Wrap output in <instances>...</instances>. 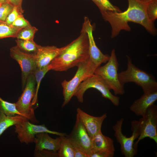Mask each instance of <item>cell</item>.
<instances>
[{"mask_svg":"<svg viewBox=\"0 0 157 157\" xmlns=\"http://www.w3.org/2000/svg\"><path fill=\"white\" fill-rule=\"evenodd\" d=\"M128 7L124 12L106 11L101 13L104 20L108 22L111 28V38L118 35L122 30L130 31L128 22L139 24L151 34L156 33L154 22L149 18L147 12V4L142 0H127Z\"/></svg>","mask_w":157,"mask_h":157,"instance_id":"cell-1","label":"cell"},{"mask_svg":"<svg viewBox=\"0 0 157 157\" xmlns=\"http://www.w3.org/2000/svg\"><path fill=\"white\" fill-rule=\"evenodd\" d=\"M89 58L88 36L82 27L79 36L68 44L66 48L52 61L49 65L51 70L66 71L77 66Z\"/></svg>","mask_w":157,"mask_h":157,"instance_id":"cell-2","label":"cell"},{"mask_svg":"<svg viewBox=\"0 0 157 157\" xmlns=\"http://www.w3.org/2000/svg\"><path fill=\"white\" fill-rule=\"evenodd\" d=\"M127 58V68L118 73L119 79L122 83L133 82L140 86L144 93L157 90V82L151 74L137 67L132 62L131 58Z\"/></svg>","mask_w":157,"mask_h":157,"instance_id":"cell-3","label":"cell"},{"mask_svg":"<svg viewBox=\"0 0 157 157\" xmlns=\"http://www.w3.org/2000/svg\"><path fill=\"white\" fill-rule=\"evenodd\" d=\"M77 67V70L73 78L69 81L64 80L61 83L64 97L62 108L70 101L80 84L93 75L98 67L90 58L81 63Z\"/></svg>","mask_w":157,"mask_h":157,"instance_id":"cell-4","label":"cell"},{"mask_svg":"<svg viewBox=\"0 0 157 157\" xmlns=\"http://www.w3.org/2000/svg\"><path fill=\"white\" fill-rule=\"evenodd\" d=\"M119 66L115 50L113 49L108 60L104 65L97 67L94 74L100 76L113 90L115 95H122L125 93L124 85L120 82L118 70Z\"/></svg>","mask_w":157,"mask_h":157,"instance_id":"cell-5","label":"cell"},{"mask_svg":"<svg viewBox=\"0 0 157 157\" xmlns=\"http://www.w3.org/2000/svg\"><path fill=\"white\" fill-rule=\"evenodd\" d=\"M124 121L121 118L113 126L114 135L117 141L119 143L122 154L125 157H133L137 153V147L135 145L134 140L138 139L140 135V129L138 121L131 122V135L127 137L122 132V127Z\"/></svg>","mask_w":157,"mask_h":157,"instance_id":"cell-6","label":"cell"},{"mask_svg":"<svg viewBox=\"0 0 157 157\" xmlns=\"http://www.w3.org/2000/svg\"><path fill=\"white\" fill-rule=\"evenodd\" d=\"M90 88H94L99 91L103 97L110 100L114 106L119 105V98L112 94L110 91V88L103 79L99 75L95 74L80 84L74 96L76 97L79 102L83 103L85 92Z\"/></svg>","mask_w":157,"mask_h":157,"instance_id":"cell-7","label":"cell"},{"mask_svg":"<svg viewBox=\"0 0 157 157\" xmlns=\"http://www.w3.org/2000/svg\"><path fill=\"white\" fill-rule=\"evenodd\" d=\"M36 82L33 74H30L28 77L23 92L15 104L18 111L32 123L39 121L35 117L32 101L35 95Z\"/></svg>","mask_w":157,"mask_h":157,"instance_id":"cell-8","label":"cell"},{"mask_svg":"<svg viewBox=\"0 0 157 157\" xmlns=\"http://www.w3.org/2000/svg\"><path fill=\"white\" fill-rule=\"evenodd\" d=\"M29 120L27 119L14 125L15 132L22 143L28 144L34 142L36 135L41 133H47L59 136L67 135L65 133L50 130L44 124L36 125L31 123Z\"/></svg>","mask_w":157,"mask_h":157,"instance_id":"cell-9","label":"cell"},{"mask_svg":"<svg viewBox=\"0 0 157 157\" xmlns=\"http://www.w3.org/2000/svg\"><path fill=\"white\" fill-rule=\"evenodd\" d=\"M140 135L135 143L137 147L138 142L146 138H149L157 143V106L154 104L147 109L145 115L139 120Z\"/></svg>","mask_w":157,"mask_h":157,"instance_id":"cell-10","label":"cell"},{"mask_svg":"<svg viewBox=\"0 0 157 157\" xmlns=\"http://www.w3.org/2000/svg\"><path fill=\"white\" fill-rule=\"evenodd\" d=\"M66 136L74 147L90 157L92 152V139L77 114L75 123L72 132Z\"/></svg>","mask_w":157,"mask_h":157,"instance_id":"cell-11","label":"cell"},{"mask_svg":"<svg viewBox=\"0 0 157 157\" xmlns=\"http://www.w3.org/2000/svg\"><path fill=\"white\" fill-rule=\"evenodd\" d=\"M10 54L11 57L17 62L20 67L23 89L28 76L33 74L37 69L35 55L24 51L16 46L10 48Z\"/></svg>","mask_w":157,"mask_h":157,"instance_id":"cell-12","label":"cell"},{"mask_svg":"<svg viewBox=\"0 0 157 157\" xmlns=\"http://www.w3.org/2000/svg\"><path fill=\"white\" fill-rule=\"evenodd\" d=\"M82 27L84 28L88 36L90 59L98 67L102 63H106L108 60L110 56L103 54L97 47L93 35V26L88 18L86 17L84 18Z\"/></svg>","mask_w":157,"mask_h":157,"instance_id":"cell-13","label":"cell"},{"mask_svg":"<svg viewBox=\"0 0 157 157\" xmlns=\"http://www.w3.org/2000/svg\"><path fill=\"white\" fill-rule=\"evenodd\" d=\"M76 111L77 114L91 139L101 131L102 123L107 117L106 113L96 117L88 114L79 108L77 109Z\"/></svg>","mask_w":157,"mask_h":157,"instance_id":"cell-14","label":"cell"},{"mask_svg":"<svg viewBox=\"0 0 157 157\" xmlns=\"http://www.w3.org/2000/svg\"><path fill=\"white\" fill-rule=\"evenodd\" d=\"M60 48L54 46H42L38 45L35 54L37 69L44 68L49 65L52 61L67 47Z\"/></svg>","mask_w":157,"mask_h":157,"instance_id":"cell-15","label":"cell"},{"mask_svg":"<svg viewBox=\"0 0 157 157\" xmlns=\"http://www.w3.org/2000/svg\"><path fill=\"white\" fill-rule=\"evenodd\" d=\"M61 140V136L54 139L50 137L48 133H39L35 137L34 153L42 150L57 153L60 147Z\"/></svg>","mask_w":157,"mask_h":157,"instance_id":"cell-16","label":"cell"},{"mask_svg":"<svg viewBox=\"0 0 157 157\" xmlns=\"http://www.w3.org/2000/svg\"><path fill=\"white\" fill-rule=\"evenodd\" d=\"M157 100V90L144 93L139 98L134 101L130 107V110L136 115L142 117Z\"/></svg>","mask_w":157,"mask_h":157,"instance_id":"cell-17","label":"cell"},{"mask_svg":"<svg viewBox=\"0 0 157 157\" xmlns=\"http://www.w3.org/2000/svg\"><path fill=\"white\" fill-rule=\"evenodd\" d=\"M92 152L104 151L115 153L113 141L100 131L92 139Z\"/></svg>","mask_w":157,"mask_h":157,"instance_id":"cell-18","label":"cell"},{"mask_svg":"<svg viewBox=\"0 0 157 157\" xmlns=\"http://www.w3.org/2000/svg\"><path fill=\"white\" fill-rule=\"evenodd\" d=\"M27 119H28L19 115L13 117L7 116L0 110V136L9 127Z\"/></svg>","mask_w":157,"mask_h":157,"instance_id":"cell-19","label":"cell"},{"mask_svg":"<svg viewBox=\"0 0 157 157\" xmlns=\"http://www.w3.org/2000/svg\"><path fill=\"white\" fill-rule=\"evenodd\" d=\"M66 136H61L60 144L57 151L58 157H74V147Z\"/></svg>","mask_w":157,"mask_h":157,"instance_id":"cell-20","label":"cell"},{"mask_svg":"<svg viewBox=\"0 0 157 157\" xmlns=\"http://www.w3.org/2000/svg\"><path fill=\"white\" fill-rule=\"evenodd\" d=\"M12 26L5 21L0 20V39L7 37H16L22 29Z\"/></svg>","mask_w":157,"mask_h":157,"instance_id":"cell-21","label":"cell"},{"mask_svg":"<svg viewBox=\"0 0 157 157\" xmlns=\"http://www.w3.org/2000/svg\"><path fill=\"white\" fill-rule=\"evenodd\" d=\"M0 110L8 116L13 117L19 115L24 117L17 110L15 103H11L5 101L0 97Z\"/></svg>","mask_w":157,"mask_h":157,"instance_id":"cell-22","label":"cell"},{"mask_svg":"<svg viewBox=\"0 0 157 157\" xmlns=\"http://www.w3.org/2000/svg\"><path fill=\"white\" fill-rule=\"evenodd\" d=\"M50 70H51V68L49 65L42 69H37L33 73V74L34 75L35 78L36 86L35 95L32 101V106L34 105L37 102L38 92L42 79L46 74Z\"/></svg>","mask_w":157,"mask_h":157,"instance_id":"cell-23","label":"cell"},{"mask_svg":"<svg viewBox=\"0 0 157 157\" xmlns=\"http://www.w3.org/2000/svg\"><path fill=\"white\" fill-rule=\"evenodd\" d=\"M17 45L20 49L26 52L35 55L37 51L38 44L34 40H25L18 39L15 40Z\"/></svg>","mask_w":157,"mask_h":157,"instance_id":"cell-24","label":"cell"},{"mask_svg":"<svg viewBox=\"0 0 157 157\" xmlns=\"http://www.w3.org/2000/svg\"><path fill=\"white\" fill-rule=\"evenodd\" d=\"M99 8L101 13L106 11L121 12L118 7L113 5L108 0H92Z\"/></svg>","mask_w":157,"mask_h":157,"instance_id":"cell-25","label":"cell"},{"mask_svg":"<svg viewBox=\"0 0 157 157\" xmlns=\"http://www.w3.org/2000/svg\"><path fill=\"white\" fill-rule=\"evenodd\" d=\"M38 30L36 28L31 26L23 28L19 32L16 38L18 39L33 40L35 34Z\"/></svg>","mask_w":157,"mask_h":157,"instance_id":"cell-26","label":"cell"},{"mask_svg":"<svg viewBox=\"0 0 157 157\" xmlns=\"http://www.w3.org/2000/svg\"><path fill=\"white\" fill-rule=\"evenodd\" d=\"M147 12L149 19L154 22L157 18V0L147 4Z\"/></svg>","mask_w":157,"mask_h":157,"instance_id":"cell-27","label":"cell"},{"mask_svg":"<svg viewBox=\"0 0 157 157\" xmlns=\"http://www.w3.org/2000/svg\"><path fill=\"white\" fill-rule=\"evenodd\" d=\"M14 7L6 2L0 5V20L5 21Z\"/></svg>","mask_w":157,"mask_h":157,"instance_id":"cell-28","label":"cell"},{"mask_svg":"<svg viewBox=\"0 0 157 157\" xmlns=\"http://www.w3.org/2000/svg\"><path fill=\"white\" fill-rule=\"evenodd\" d=\"M23 11V10H21L16 7H14L6 18L5 22L8 24L11 25L18 17L22 15Z\"/></svg>","mask_w":157,"mask_h":157,"instance_id":"cell-29","label":"cell"},{"mask_svg":"<svg viewBox=\"0 0 157 157\" xmlns=\"http://www.w3.org/2000/svg\"><path fill=\"white\" fill-rule=\"evenodd\" d=\"M12 26L23 28L31 26L29 22L26 19L23 15L18 17L11 25Z\"/></svg>","mask_w":157,"mask_h":157,"instance_id":"cell-30","label":"cell"},{"mask_svg":"<svg viewBox=\"0 0 157 157\" xmlns=\"http://www.w3.org/2000/svg\"><path fill=\"white\" fill-rule=\"evenodd\" d=\"M114 153L104 151L93 152L90 157H113Z\"/></svg>","mask_w":157,"mask_h":157,"instance_id":"cell-31","label":"cell"},{"mask_svg":"<svg viewBox=\"0 0 157 157\" xmlns=\"http://www.w3.org/2000/svg\"><path fill=\"white\" fill-rule=\"evenodd\" d=\"M22 0H6V2L10 4L13 7H16L23 10L22 7Z\"/></svg>","mask_w":157,"mask_h":157,"instance_id":"cell-32","label":"cell"},{"mask_svg":"<svg viewBox=\"0 0 157 157\" xmlns=\"http://www.w3.org/2000/svg\"><path fill=\"white\" fill-rule=\"evenodd\" d=\"M74 157H88V156L79 149L74 147Z\"/></svg>","mask_w":157,"mask_h":157,"instance_id":"cell-33","label":"cell"},{"mask_svg":"<svg viewBox=\"0 0 157 157\" xmlns=\"http://www.w3.org/2000/svg\"><path fill=\"white\" fill-rule=\"evenodd\" d=\"M145 3L147 4L151 1H152L155 0H142Z\"/></svg>","mask_w":157,"mask_h":157,"instance_id":"cell-34","label":"cell"},{"mask_svg":"<svg viewBox=\"0 0 157 157\" xmlns=\"http://www.w3.org/2000/svg\"><path fill=\"white\" fill-rule=\"evenodd\" d=\"M6 0H0V4L6 2Z\"/></svg>","mask_w":157,"mask_h":157,"instance_id":"cell-35","label":"cell"},{"mask_svg":"<svg viewBox=\"0 0 157 157\" xmlns=\"http://www.w3.org/2000/svg\"></svg>","mask_w":157,"mask_h":157,"instance_id":"cell-36","label":"cell"}]
</instances>
